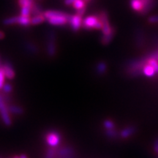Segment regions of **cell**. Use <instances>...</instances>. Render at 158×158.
<instances>
[{"mask_svg":"<svg viewBox=\"0 0 158 158\" xmlns=\"http://www.w3.org/2000/svg\"><path fill=\"white\" fill-rule=\"evenodd\" d=\"M48 23L54 26H64L68 23L70 15L56 10H48L43 13Z\"/></svg>","mask_w":158,"mask_h":158,"instance_id":"1","label":"cell"},{"mask_svg":"<svg viewBox=\"0 0 158 158\" xmlns=\"http://www.w3.org/2000/svg\"><path fill=\"white\" fill-rule=\"evenodd\" d=\"M82 27L86 29H101L102 23L98 15H92L83 20Z\"/></svg>","mask_w":158,"mask_h":158,"instance_id":"2","label":"cell"},{"mask_svg":"<svg viewBox=\"0 0 158 158\" xmlns=\"http://www.w3.org/2000/svg\"><path fill=\"white\" fill-rule=\"evenodd\" d=\"M99 16L102 23V27L101 29L102 35H114L115 29L110 24L107 13L106 11H101L99 13Z\"/></svg>","mask_w":158,"mask_h":158,"instance_id":"3","label":"cell"},{"mask_svg":"<svg viewBox=\"0 0 158 158\" xmlns=\"http://www.w3.org/2000/svg\"><path fill=\"white\" fill-rule=\"evenodd\" d=\"M56 35L54 31H49L47 35L46 41V52L50 57H54L56 54Z\"/></svg>","mask_w":158,"mask_h":158,"instance_id":"4","label":"cell"},{"mask_svg":"<svg viewBox=\"0 0 158 158\" xmlns=\"http://www.w3.org/2000/svg\"><path fill=\"white\" fill-rule=\"evenodd\" d=\"M0 116H1L2 120L6 126L11 125L12 120L8 109V106H7L2 95H0Z\"/></svg>","mask_w":158,"mask_h":158,"instance_id":"5","label":"cell"},{"mask_svg":"<svg viewBox=\"0 0 158 158\" xmlns=\"http://www.w3.org/2000/svg\"><path fill=\"white\" fill-rule=\"evenodd\" d=\"M45 141L49 147H58L59 144L61 141V135L58 132L52 131L48 132L45 135Z\"/></svg>","mask_w":158,"mask_h":158,"instance_id":"6","label":"cell"},{"mask_svg":"<svg viewBox=\"0 0 158 158\" xmlns=\"http://www.w3.org/2000/svg\"><path fill=\"white\" fill-rule=\"evenodd\" d=\"M68 23L70 24L71 28H72V29L74 31H78L79 29L81 28L83 25L82 15H80L78 14L70 15Z\"/></svg>","mask_w":158,"mask_h":158,"instance_id":"7","label":"cell"},{"mask_svg":"<svg viewBox=\"0 0 158 158\" xmlns=\"http://www.w3.org/2000/svg\"><path fill=\"white\" fill-rule=\"evenodd\" d=\"M1 68L2 69L4 73L6 78L7 79H13L15 77V71L14 69L12 67V64L9 62H5L1 66Z\"/></svg>","mask_w":158,"mask_h":158,"instance_id":"8","label":"cell"},{"mask_svg":"<svg viewBox=\"0 0 158 158\" xmlns=\"http://www.w3.org/2000/svg\"><path fill=\"white\" fill-rule=\"evenodd\" d=\"M76 154L75 150L71 147H63L59 148L58 150H56V157H63V156H68Z\"/></svg>","mask_w":158,"mask_h":158,"instance_id":"9","label":"cell"},{"mask_svg":"<svg viewBox=\"0 0 158 158\" xmlns=\"http://www.w3.org/2000/svg\"><path fill=\"white\" fill-rule=\"evenodd\" d=\"M135 132V128L133 126H129V127H125L120 132V136L123 138H127L130 135H133Z\"/></svg>","mask_w":158,"mask_h":158,"instance_id":"10","label":"cell"},{"mask_svg":"<svg viewBox=\"0 0 158 158\" xmlns=\"http://www.w3.org/2000/svg\"><path fill=\"white\" fill-rule=\"evenodd\" d=\"M17 24L22 26V27H29L31 24V19L29 16L19 15L18 16Z\"/></svg>","mask_w":158,"mask_h":158,"instance_id":"11","label":"cell"},{"mask_svg":"<svg viewBox=\"0 0 158 158\" xmlns=\"http://www.w3.org/2000/svg\"><path fill=\"white\" fill-rule=\"evenodd\" d=\"M45 20H46V19H45V15L43 13H42V14L34 15V16L31 19V24L32 25L39 24V23L44 22Z\"/></svg>","mask_w":158,"mask_h":158,"instance_id":"12","label":"cell"},{"mask_svg":"<svg viewBox=\"0 0 158 158\" xmlns=\"http://www.w3.org/2000/svg\"><path fill=\"white\" fill-rule=\"evenodd\" d=\"M8 109L10 113H12L15 115H21L23 113V109L21 106H15V105H10L8 106Z\"/></svg>","mask_w":158,"mask_h":158,"instance_id":"13","label":"cell"},{"mask_svg":"<svg viewBox=\"0 0 158 158\" xmlns=\"http://www.w3.org/2000/svg\"><path fill=\"white\" fill-rule=\"evenodd\" d=\"M107 70V64L104 62H100L96 66V72L98 75H103Z\"/></svg>","mask_w":158,"mask_h":158,"instance_id":"14","label":"cell"},{"mask_svg":"<svg viewBox=\"0 0 158 158\" xmlns=\"http://www.w3.org/2000/svg\"><path fill=\"white\" fill-rule=\"evenodd\" d=\"M24 47L29 52L31 53V54H36L37 51H38V48H37V45L31 42H26Z\"/></svg>","mask_w":158,"mask_h":158,"instance_id":"15","label":"cell"},{"mask_svg":"<svg viewBox=\"0 0 158 158\" xmlns=\"http://www.w3.org/2000/svg\"><path fill=\"white\" fill-rule=\"evenodd\" d=\"M18 2H19V6H21V7H31V9L35 4V0H18Z\"/></svg>","mask_w":158,"mask_h":158,"instance_id":"16","label":"cell"},{"mask_svg":"<svg viewBox=\"0 0 158 158\" xmlns=\"http://www.w3.org/2000/svg\"><path fill=\"white\" fill-rule=\"evenodd\" d=\"M86 2L84 1V0H76L73 3L72 5L76 10H78L85 8L86 7Z\"/></svg>","mask_w":158,"mask_h":158,"instance_id":"17","label":"cell"},{"mask_svg":"<svg viewBox=\"0 0 158 158\" xmlns=\"http://www.w3.org/2000/svg\"><path fill=\"white\" fill-rule=\"evenodd\" d=\"M56 150L54 147H49L47 150L46 154H45L44 158H56Z\"/></svg>","mask_w":158,"mask_h":158,"instance_id":"18","label":"cell"},{"mask_svg":"<svg viewBox=\"0 0 158 158\" xmlns=\"http://www.w3.org/2000/svg\"><path fill=\"white\" fill-rule=\"evenodd\" d=\"M31 13L34 15L42 14V13H43L41 6L35 2V5L32 6V7H31Z\"/></svg>","mask_w":158,"mask_h":158,"instance_id":"19","label":"cell"},{"mask_svg":"<svg viewBox=\"0 0 158 158\" xmlns=\"http://www.w3.org/2000/svg\"><path fill=\"white\" fill-rule=\"evenodd\" d=\"M17 21H18V16L10 17L4 20L3 23L5 25L10 26L13 24H17Z\"/></svg>","mask_w":158,"mask_h":158,"instance_id":"20","label":"cell"},{"mask_svg":"<svg viewBox=\"0 0 158 158\" xmlns=\"http://www.w3.org/2000/svg\"><path fill=\"white\" fill-rule=\"evenodd\" d=\"M103 126L106 130L114 129V128H115V124H114V122L110 119L105 120L103 122Z\"/></svg>","mask_w":158,"mask_h":158,"instance_id":"21","label":"cell"},{"mask_svg":"<svg viewBox=\"0 0 158 158\" xmlns=\"http://www.w3.org/2000/svg\"><path fill=\"white\" fill-rule=\"evenodd\" d=\"M106 135L110 138H116V137H117L118 133H117V132H116V130L114 128V129L106 130Z\"/></svg>","mask_w":158,"mask_h":158,"instance_id":"22","label":"cell"},{"mask_svg":"<svg viewBox=\"0 0 158 158\" xmlns=\"http://www.w3.org/2000/svg\"><path fill=\"white\" fill-rule=\"evenodd\" d=\"M31 13V9L29 7H22L21 9V15L23 16H29Z\"/></svg>","mask_w":158,"mask_h":158,"instance_id":"23","label":"cell"},{"mask_svg":"<svg viewBox=\"0 0 158 158\" xmlns=\"http://www.w3.org/2000/svg\"><path fill=\"white\" fill-rule=\"evenodd\" d=\"M114 35H102L101 37V43L103 45H108L111 41Z\"/></svg>","mask_w":158,"mask_h":158,"instance_id":"24","label":"cell"},{"mask_svg":"<svg viewBox=\"0 0 158 158\" xmlns=\"http://www.w3.org/2000/svg\"><path fill=\"white\" fill-rule=\"evenodd\" d=\"M2 89L3 90V92H5V94H9L10 93L12 92V90H13V87H12L11 84H10L9 83H5V84H4L3 87Z\"/></svg>","mask_w":158,"mask_h":158,"instance_id":"25","label":"cell"},{"mask_svg":"<svg viewBox=\"0 0 158 158\" xmlns=\"http://www.w3.org/2000/svg\"><path fill=\"white\" fill-rule=\"evenodd\" d=\"M6 78L4 73L2 69L0 68V89H2L4 84H5V78Z\"/></svg>","mask_w":158,"mask_h":158,"instance_id":"26","label":"cell"},{"mask_svg":"<svg viewBox=\"0 0 158 158\" xmlns=\"http://www.w3.org/2000/svg\"><path fill=\"white\" fill-rule=\"evenodd\" d=\"M148 21L151 23H158V15H152V16H150L148 19Z\"/></svg>","mask_w":158,"mask_h":158,"instance_id":"27","label":"cell"},{"mask_svg":"<svg viewBox=\"0 0 158 158\" xmlns=\"http://www.w3.org/2000/svg\"><path fill=\"white\" fill-rule=\"evenodd\" d=\"M85 12H86V7H85V8L81 9V10H78L76 11V14L83 15L85 13Z\"/></svg>","mask_w":158,"mask_h":158,"instance_id":"28","label":"cell"},{"mask_svg":"<svg viewBox=\"0 0 158 158\" xmlns=\"http://www.w3.org/2000/svg\"><path fill=\"white\" fill-rule=\"evenodd\" d=\"M76 0H64V4L66 5H73V3Z\"/></svg>","mask_w":158,"mask_h":158,"instance_id":"29","label":"cell"},{"mask_svg":"<svg viewBox=\"0 0 158 158\" xmlns=\"http://www.w3.org/2000/svg\"><path fill=\"white\" fill-rule=\"evenodd\" d=\"M76 157V154L74 155H71L68 156H63V157H56V158H75Z\"/></svg>","mask_w":158,"mask_h":158,"instance_id":"30","label":"cell"},{"mask_svg":"<svg viewBox=\"0 0 158 158\" xmlns=\"http://www.w3.org/2000/svg\"><path fill=\"white\" fill-rule=\"evenodd\" d=\"M4 37H5V34H4L2 31H0V40L3 39Z\"/></svg>","mask_w":158,"mask_h":158,"instance_id":"31","label":"cell"},{"mask_svg":"<svg viewBox=\"0 0 158 158\" xmlns=\"http://www.w3.org/2000/svg\"><path fill=\"white\" fill-rule=\"evenodd\" d=\"M19 158H27V157L25 155H21L19 156Z\"/></svg>","mask_w":158,"mask_h":158,"instance_id":"32","label":"cell"},{"mask_svg":"<svg viewBox=\"0 0 158 158\" xmlns=\"http://www.w3.org/2000/svg\"><path fill=\"white\" fill-rule=\"evenodd\" d=\"M84 1H86V2H89V0H84Z\"/></svg>","mask_w":158,"mask_h":158,"instance_id":"33","label":"cell"},{"mask_svg":"<svg viewBox=\"0 0 158 158\" xmlns=\"http://www.w3.org/2000/svg\"><path fill=\"white\" fill-rule=\"evenodd\" d=\"M1 66H2V64H1V63H0V68H1Z\"/></svg>","mask_w":158,"mask_h":158,"instance_id":"34","label":"cell"},{"mask_svg":"<svg viewBox=\"0 0 158 158\" xmlns=\"http://www.w3.org/2000/svg\"></svg>","mask_w":158,"mask_h":158,"instance_id":"35","label":"cell"}]
</instances>
